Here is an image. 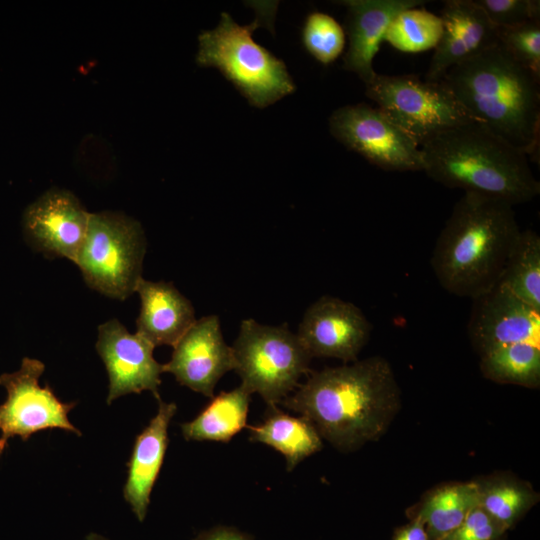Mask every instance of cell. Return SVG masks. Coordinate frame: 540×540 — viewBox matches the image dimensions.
<instances>
[{
    "mask_svg": "<svg viewBox=\"0 0 540 540\" xmlns=\"http://www.w3.org/2000/svg\"><path fill=\"white\" fill-rule=\"evenodd\" d=\"M281 404L306 417L321 437L349 452L377 440L401 407L389 362L373 356L313 372Z\"/></svg>",
    "mask_w": 540,
    "mask_h": 540,
    "instance_id": "obj_1",
    "label": "cell"
},
{
    "mask_svg": "<svg viewBox=\"0 0 540 540\" xmlns=\"http://www.w3.org/2000/svg\"><path fill=\"white\" fill-rule=\"evenodd\" d=\"M521 230L513 205L464 192L440 232L431 266L449 293L471 299L500 280Z\"/></svg>",
    "mask_w": 540,
    "mask_h": 540,
    "instance_id": "obj_2",
    "label": "cell"
},
{
    "mask_svg": "<svg viewBox=\"0 0 540 540\" xmlns=\"http://www.w3.org/2000/svg\"><path fill=\"white\" fill-rule=\"evenodd\" d=\"M467 115L528 157L540 131V78L499 43L451 68L443 78Z\"/></svg>",
    "mask_w": 540,
    "mask_h": 540,
    "instance_id": "obj_3",
    "label": "cell"
},
{
    "mask_svg": "<svg viewBox=\"0 0 540 540\" xmlns=\"http://www.w3.org/2000/svg\"><path fill=\"white\" fill-rule=\"evenodd\" d=\"M420 149L423 171L446 187L513 206L540 193L528 156L478 122L443 130L424 141Z\"/></svg>",
    "mask_w": 540,
    "mask_h": 540,
    "instance_id": "obj_4",
    "label": "cell"
},
{
    "mask_svg": "<svg viewBox=\"0 0 540 540\" xmlns=\"http://www.w3.org/2000/svg\"><path fill=\"white\" fill-rule=\"evenodd\" d=\"M268 11H262L249 25H239L222 12L217 27L198 36L197 64L218 69L257 108L295 91L284 62L252 38Z\"/></svg>",
    "mask_w": 540,
    "mask_h": 540,
    "instance_id": "obj_5",
    "label": "cell"
},
{
    "mask_svg": "<svg viewBox=\"0 0 540 540\" xmlns=\"http://www.w3.org/2000/svg\"><path fill=\"white\" fill-rule=\"evenodd\" d=\"M232 350L241 386L267 405L281 403L299 386L312 359L286 324L263 325L251 318L242 320Z\"/></svg>",
    "mask_w": 540,
    "mask_h": 540,
    "instance_id": "obj_6",
    "label": "cell"
},
{
    "mask_svg": "<svg viewBox=\"0 0 540 540\" xmlns=\"http://www.w3.org/2000/svg\"><path fill=\"white\" fill-rule=\"evenodd\" d=\"M146 241L140 223L120 212L90 213L75 264L87 285L119 300L135 292Z\"/></svg>",
    "mask_w": 540,
    "mask_h": 540,
    "instance_id": "obj_7",
    "label": "cell"
},
{
    "mask_svg": "<svg viewBox=\"0 0 540 540\" xmlns=\"http://www.w3.org/2000/svg\"><path fill=\"white\" fill-rule=\"evenodd\" d=\"M365 86L367 97L419 146L443 130L473 121L444 80L376 74Z\"/></svg>",
    "mask_w": 540,
    "mask_h": 540,
    "instance_id": "obj_8",
    "label": "cell"
},
{
    "mask_svg": "<svg viewBox=\"0 0 540 540\" xmlns=\"http://www.w3.org/2000/svg\"><path fill=\"white\" fill-rule=\"evenodd\" d=\"M44 370L43 362L25 357L17 371L0 375V385L7 391L6 401L0 404V456L14 436L26 441L53 428L81 435L68 418L76 402H62L49 385L40 386Z\"/></svg>",
    "mask_w": 540,
    "mask_h": 540,
    "instance_id": "obj_9",
    "label": "cell"
},
{
    "mask_svg": "<svg viewBox=\"0 0 540 540\" xmlns=\"http://www.w3.org/2000/svg\"><path fill=\"white\" fill-rule=\"evenodd\" d=\"M331 134L349 150L386 171H423L420 146L378 108L365 103L336 109Z\"/></svg>",
    "mask_w": 540,
    "mask_h": 540,
    "instance_id": "obj_10",
    "label": "cell"
},
{
    "mask_svg": "<svg viewBox=\"0 0 540 540\" xmlns=\"http://www.w3.org/2000/svg\"><path fill=\"white\" fill-rule=\"evenodd\" d=\"M371 330V323L356 305L324 295L308 307L296 334L312 358L355 362Z\"/></svg>",
    "mask_w": 540,
    "mask_h": 540,
    "instance_id": "obj_11",
    "label": "cell"
},
{
    "mask_svg": "<svg viewBox=\"0 0 540 540\" xmlns=\"http://www.w3.org/2000/svg\"><path fill=\"white\" fill-rule=\"evenodd\" d=\"M89 216L72 192L51 188L24 210L23 233L35 250L75 263L86 236Z\"/></svg>",
    "mask_w": 540,
    "mask_h": 540,
    "instance_id": "obj_12",
    "label": "cell"
},
{
    "mask_svg": "<svg viewBox=\"0 0 540 540\" xmlns=\"http://www.w3.org/2000/svg\"><path fill=\"white\" fill-rule=\"evenodd\" d=\"M154 348L139 334L130 333L117 319L99 325L96 350L108 374V404L123 395L143 391L159 397L163 364L154 359Z\"/></svg>",
    "mask_w": 540,
    "mask_h": 540,
    "instance_id": "obj_13",
    "label": "cell"
},
{
    "mask_svg": "<svg viewBox=\"0 0 540 540\" xmlns=\"http://www.w3.org/2000/svg\"><path fill=\"white\" fill-rule=\"evenodd\" d=\"M472 300L468 334L479 355L513 343L540 346V311L503 284L498 282Z\"/></svg>",
    "mask_w": 540,
    "mask_h": 540,
    "instance_id": "obj_14",
    "label": "cell"
},
{
    "mask_svg": "<svg viewBox=\"0 0 540 540\" xmlns=\"http://www.w3.org/2000/svg\"><path fill=\"white\" fill-rule=\"evenodd\" d=\"M171 359L163 372L176 381L209 398L221 377L234 370L232 347L223 338L218 316H204L195 321L173 346Z\"/></svg>",
    "mask_w": 540,
    "mask_h": 540,
    "instance_id": "obj_15",
    "label": "cell"
},
{
    "mask_svg": "<svg viewBox=\"0 0 540 540\" xmlns=\"http://www.w3.org/2000/svg\"><path fill=\"white\" fill-rule=\"evenodd\" d=\"M443 31L426 80H443L456 65L498 43L497 28L474 0H447L441 10Z\"/></svg>",
    "mask_w": 540,
    "mask_h": 540,
    "instance_id": "obj_16",
    "label": "cell"
},
{
    "mask_svg": "<svg viewBox=\"0 0 540 540\" xmlns=\"http://www.w3.org/2000/svg\"><path fill=\"white\" fill-rule=\"evenodd\" d=\"M349 38L344 68L356 73L365 85L376 76L373 59L392 19L402 10L420 6L423 0H344Z\"/></svg>",
    "mask_w": 540,
    "mask_h": 540,
    "instance_id": "obj_17",
    "label": "cell"
},
{
    "mask_svg": "<svg viewBox=\"0 0 540 540\" xmlns=\"http://www.w3.org/2000/svg\"><path fill=\"white\" fill-rule=\"evenodd\" d=\"M158 411L137 435L128 461V475L123 496L139 521H143L150 495L159 476L168 446V427L176 413L175 403L157 397Z\"/></svg>",
    "mask_w": 540,
    "mask_h": 540,
    "instance_id": "obj_18",
    "label": "cell"
},
{
    "mask_svg": "<svg viewBox=\"0 0 540 540\" xmlns=\"http://www.w3.org/2000/svg\"><path fill=\"white\" fill-rule=\"evenodd\" d=\"M135 292L141 301L136 333L154 347L174 346L197 320L191 302L172 283L141 278Z\"/></svg>",
    "mask_w": 540,
    "mask_h": 540,
    "instance_id": "obj_19",
    "label": "cell"
},
{
    "mask_svg": "<svg viewBox=\"0 0 540 540\" xmlns=\"http://www.w3.org/2000/svg\"><path fill=\"white\" fill-rule=\"evenodd\" d=\"M249 439L266 444L286 460L287 471L322 448V437L304 416H292L275 404L267 405L263 421L249 426Z\"/></svg>",
    "mask_w": 540,
    "mask_h": 540,
    "instance_id": "obj_20",
    "label": "cell"
},
{
    "mask_svg": "<svg viewBox=\"0 0 540 540\" xmlns=\"http://www.w3.org/2000/svg\"><path fill=\"white\" fill-rule=\"evenodd\" d=\"M479 490L475 480L450 482L429 490L409 511L424 524L430 540H438L456 528L475 507Z\"/></svg>",
    "mask_w": 540,
    "mask_h": 540,
    "instance_id": "obj_21",
    "label": "cell"
},
{
    "mask_svg": "<svg viewBox=\"0 0 540 540\" xmlns=\"http://www.w3.org/2000/svg\"><path fill=\"white\" fill-rule=\"evenodd\" d=\"M251 394L241 385L213 396L191 421L181 424L187 441L229 442L247 426Z\"/></svg>",
    "mask_w": 540,
    "mask_h": 540,
    "instance_id": "obj_22",
    "label": "cell"
},
{
    "mask_svg": "<svg viewBox=\"0 0 540 540\" xmlns=\"http://www.w3.org/2000/svg\"><path fill=\"white\" fill-rule=\"evenodd\" d=\"M475 482L479 506L506 530L512 529L539 500L528 482L512 475L494 474Z\"/></svg>",
    "mask_w": 540,
    "mask_h": 540,
    "instance_id": "obj_23",
    "label": "cell"
},
{
    "mask_svg": "<svg viewBox=\"0 0 540 540\" xmlns=\"http://www.w3.org/2000/svg\"><path fill=\"white\" fill-rule=\"evenodd\" d=\"M480 370L497 383L527 388L540 385V346L528 342L513 343L480 355Z\"/></svg>",
    "mask_w": 540,
    "mask_h": 540,
    "instance_id": "obj_24",
    "label": "cell"
},
{
    "mask_svg": "<svg viewBox=\"0 0 540 540\" xmlns=\"http://www.w3.org/2000/svg\"><path fill=\"white\" fill-rule=\"evenodd\" d=\"M499 282L540 311V237L535 231L521 230Z\"/></svg>",
    "mask_w": 540,
    "mask_h": 540,
    "instance_id": "obj_25",
    "label": "cell"
},
{
    "mask_svg": "<svg viewBox=\"0 0 540 540\" xmlns=\"http://www.w3.org/2000/svg\"><path fill=\"white\" fill-rule=\"evenodd\" d=\"M442 31L440 16L415 6L402 10L392 19L384 40L401 52L420 53L435 49Z\"/></svg>",
    "mask_w": 540,
    "mask_h": 540,
    "instance_id": "obj_26",
    "label": "cell"
},
{
    "mask_svg": "<svg viewBox=\"0 0 540 540\" xmlns=\"http://www.w3.org/2000/svg\"><path fill=\"white\" fill-rule=\"evenodd\" d=\"M302 42L307 52L323 65L334 62L345 47V32L332 16L310 13L302 28Z\"/></svg>",
    "mask_w": 540,
    "mask_h": 540,
    "instance_id": "obj_27",
    "label": "cell"
},
{
    "mask_svg": "<svg viewBox=\"0 0 540 540\" xmlns=\"http://www.w3.org/2000/svg\"><path fill=\"white\" fill-rule=\"evenodd\" d=\"M498 43L521 65L540 78V19L497 28Z\"/></svg>",
    "mask_w": 540,
    "mask_h": 540,
    "instance_id": "obj_28",
    "label": "cell"
},
{
    "mask_svg": "<svg viewBox=\"0 0 540 540\" xmlns=\"http://www.w3.org/2000/svg\"><path fill=\"white\" fill-rule=\"evenodd\" d=\"M496 28L540 19L539 0H474Z\"/></svg>",
    "mask_w": 540,
    "mask_h": 540,
    "instance_id": "obj_29",
    "label": "cell"
},
{
    "mask_svg": "<svg viewBox=\"0 0 540 540\" xmlns=\"http://www.w3.org/2000/svg\"><path fill=\"white\" fill-rule=\"evenodd\" d=\"M506 533L504 527L477 506L456 528L438 540H504Z\"/></svg>",
    "mask_w": 540,
    "mask_h": 540,
    "instance_id": "obj_30",
    "label": "cell"
},
{
    "mask_svg": "<svg viewBox=\"0 0 540 540\" xmlns=\"http://www.w3.org/2000/svg\"><path fill=\"white\" fill-rule=\"evenodd\" d=\"M391 540H430L426 528L417 517H411L410 521L398 527Z\"/></svg>",
    "mask_w": 540,
    "mask_h": 540,
    "instance_id": "obj_31",
    "label": "cell"
},
{
    "mask_svg": "<svg viewBox=\"0 0 540 540\" xmlns=\"http://www.w3.org/2000/svg\"><path fill=\"white\" fill-rule=\"evenodd\" d=\"M194 540H251V538L234 528L216 527L199 534Z\"/></svg>",
    "mask_w": 540,
    "mask_h": 540,
    "instance_id": "obj_32",
    "label": "cell"
},
{
    "mask_svg": "<svg viewBox=\"0 0 540 540\" xmlns=\"http://www.w3.org/2000/svg\"><path fill=\"white\" fill-rule=\"evenodd\" d=\"M86 540H107L105 537H103L102 535H99V534H96V533H90Z\"/></svg>",
    "mask_w": 540,
    "mask_h": 540,
    "instance_id": "obj_33",
    "label": "cell"
}]
</instances>
